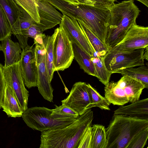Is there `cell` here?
<instances>
[{"mask_svg":"<svg viewBox=\"0 0 148 148\" xmlns=\"http://www.w3.org/2000/svg\"><path fill=\"white\" fill-rule=\"evenodd\" d=\"M59 10L63 15L82 22L105 44L110 18L109 9L63 1Z\"/></svg>","mask_w":148,"mask_h":148,"instance_id":"obj_1","label":"cell"},{"mask_svg":"<svg viewBox=\"0 0 148 148\" xmlns=\"http://www.w3.org/2000/svg\"><path fill=\"white\" fill-rule=\"evenodd\" d=\"M93 112L91 108L74 122L61 128L41 132L40 148H78L84 133L91 126Z\"/></svg>","mask_w":148,"mask_h":148,"instance_id":"obj_2","label":"cell"},{"mask_svg":"<svg viewBox=\"0 0 148 148\" xmlns=\"http://www.w3.org/2000/svg\"><path fill=\"white\" fill-rule=\"evenodd\" d=\"M109 10L110 18L105 41L108 51L121 42L131 27L136 24L140 12L133 0L114 3Z\"/></svg>","mask_w":148,"mask_h":148,"instance_id":"obj_3","label":"cell"},{"mask_svg":"<svg viewBox=\"0 0 148 148\" xmlns=\"http://www.w3.org/2000/svg\"><path fill=\"white\" fill-rule=\"evenodd\" d=\"M147 127L148 120L114 114L106 129V148H127L135 135Z\"/></svg>","mask_w":148,"mask_h":148,"instance_id":"obj_4","label":"cell"},{"mask_svg":"<svg viewBox=\"0 0 148 148\" xmlns=\"http://www.w3.org/2000/svg\"><path fill=\"white\" fill-rule=\"evenodd\" d=\"M52 111V109L36 106L28 108L22 117L29 127L41 132L66 127L77 119L55 118L51 115Z\"/></svg>","mask_w":148,"mask_h":148,"instance_id":"obj_5","label":"cell"},{"mask_svg":"<svg viewBox=\"0 0 148 148\" xmlns=\"http://www.w3.org/2000/svg\"><path fill=\"white\" fill-rule=\"evenodd\" d=\"M148 47L130 51L111 50L104 56L105 65L112 74L116 71L145 65L148 60Z\"/></svg>","mask_w":148,"mask_h":148,"instance_id":"obj_6","label":"cell"},{"mask_svg":"<svg viewBox=\"0 0 148 148\" xmlns=\"http://www.w3.org/2000/svg\"><path fill=\"white\" fill-rule=\"evenodd\" d=\"M54 32L53 68L55 71H63L71 66L74 58L72 42L61 27L59 26Z\"/></svg>","mask_w":148,"mask_h":148,"instance_id":"obj_7","label":"cell"},{"mask_svg":"<svg viewBox=\"0 0 148 148\" xmlns=\"http://www.w3.org/2000/svg\"><path fill=\"white\" fill-rule=\"evenodd\" d=\"M6 82L12 89L23 111L27 108L29 92L25 88L19 61L6 67L4 66Z\"/></svg>","mask_w":148,"mask_h":148,"instance_id":"obj_8","label":"cell"},{"mask_svg":"<svg viewBox=\"0 0 148 148\" xmlns=\"http://www.w3.org/2000/svg\"><path fill=\"white\" fill-rule=\"evenodd\" d=\"M40 18L39 23L34 24L36 35L60 24L63 15L47 0H36Z\"/></svg>","mask_w":148,"mask_h":148,"instance_id":"obj_9","label":"cell"},{"mask_svg":"<svg viewBox=\"0 0 148 148\" xmlns=\"http://www.w3.org/2000/svg\"><path fill=\"white\" fill-rule=\"evenodd\" d=\"M147 47L148 27L136 24L131 27L122 41L111 50L130 51Z\"/></svg>","mask_w":148,"mask_h":148,"instance_id":"obj_10","label":"cell"},{"mask_svg":"<svg viewBox=\"0 0 148 148\" xmlns=\"http://www.w3.org/2000/svg\"><path fill=\"white\" fill-rule=\"evenodd\" d=\"M63 104L77 113L79 116L88 110L90 101L87 84L79 82L73 85L68 96L61 101Z\"/></svg>","mask_w":148,"mask_h":148,"instance_id":"obj_11","label":"cell"},{"mask_svg":"<svg viewBox=\"0 0 148 148\" xmlns=\"http://www.w3.org/2000/svg\"><path fill=\"white\" fill-rule=\"evenodd\" d=\"M19 62L25 85L28 88L37 87V69L33 45L23 49Z\"/></svg>","mask_w":148,"mask_h":148,"instance_id":"obj_12","label":"cell"},{"mask_svg":"<svg viewBox=\"0 0 148 148\" xmlns=\"http://www.w3.org/2000/svg\"><path fill=\"white\" fill-rule=\"evenodd\" d=\"M59 25L65 32L71 40L76 42L91 57L95 55L94 51L77 21L63 14Z\"/></svg>","mask_w":148,"mask_h":148,"instance_id":"obj_13","label":"cell"},{"mask_svg":"<svg viewBox=\"0 0 148 148\" xmlns=\"http://www.w3.org/2000/svg\"><path fill=\"white\" fill-rule=\"evenodd\" d=\"M0 5L8 19L12 34L16 37L23 49L28 45V38L24 36L21 32L19 20L20 6L14 0H0Z\"/></svg>","mask_w":148,"mask_h":148,"instance_id":"obj_14","label":"cell"},{"mask_svg":"<svg viewBox=\"0 0 148 148\" xmlns=\"http://www.w3.org/2000/svg\"><path fill=\"white\" fill-rule=\"evenodd\" d=\"M36 65L38 72L37 87L39 92L45 100L53 102V89L51 86L47 69L45 56Z\"/></svg>","mask_w":148,"mask_h":148,"instance_id":"obj_15","label":"cell"},{"mask_svg":"<svg viewBox=\"0 0 148 148\" xmlns=\"http://www.w3.org/2000/svg\"><path fill=\"white\" fill-rule=\"evenodd\" d=\"M114 114L148 120V99L139 100L128 105L121 106L114 111Z\"/></svg>","mask_w":148,"mask_h":148,"instance_id":"obj_16","label":"cell"},{"mask_svg":"<svg viewBox=\"0 0 148 148\" xmlns=\"http://www.w3.org/2000/svg\"><path fill=\"white\" fill-rule=\"evenodd\" d=\"M116 82L123 89L130 103L139 100L142 91L145 88L141 83L126 75L123 76Z\"/></svg>","mask_w":148,"mask_h":148,"instance_id":"obj_17","label":"cell"},{"mask_svg":"<svg viewBox=\"0 0 148 148\" xmlns=\"http://www.w3.org/2000/svg\"><path fill=\"white\" fill-rule=\"evenodd\" d=\"M2 108L3 111L9 117H21L24 112L12 89L6 82L4 90Z\"/></svg>","mask_w":148,"mask_h":148,"instance_id":"obj_18","label":"cell"},{"mask_svg":"<svg viewBox=\"0 0 148 148\" xmlns=\"http://www.w3.org/2000/svg\"><path fill=\"white\" fill-rule=\"evenodd\" d=\"M2 51L5 57L4 67L17 62L20 61L22 51L18 42L12 41L10 37H8L2 41Z\"/></svg>","mask_w":148,"mask_h":148,"instance_id":"obj_19","label":"cell"},{"mask_svg":"<svg viewBox=\"0 0 148 148\" xmlns=\"http://www.w3.org/2000/svg\"><path fill=\"white\" fill-rule=\"evenodd\" d=\"M71 41L72 42L74 58L78 63L80 68L88 74L96 77L95 68L91 60L92 57L76 42Z\"/></svg>","mask_w":148,"mask_h":148,"instance_id":"obj_20","label":"cell"},{"mask_svg":"<svg viewBox=\"0 0 148 148\" xmlns=\"http://www.w3.org/2000/svg\"><path fill=\"white\" fill-rule=\"evenodd\" d=\"M104 92L105 98L114 105L122 106L129 102L123 90L116 82H109L105 86Z\"/></svg>","mask_w":148,"mask_h":148,"instance_id":"obj_21","label":"cell"},{"mask_svg":"<svg viewBox=\"0 0 148 148\" xmlns=\"http://www.w3.org/2000/svg\"><path fill=\"white\" fill-rule=\"evenodd\" d=\"M114 73H120L123 76H128L141 83L145 88H148V65L120 70Z\"/></svg>","mask_w":148,"mask_h":148,"instance_id":"obj_22","label":"cell"},{"mask_svg":"<svg viewBox=\"0 0 148 148\" xmlns=\"http://www.w3.org/2000/svg\"><path fill=\"white\" fill-rule=\"evenodd\" d=\"M84 32L91 46L95 53V55L104 56L108 50L105 44L92 32L83 23L77 21Z\"/></svg>","mask_w":148,"mask_h":148,"instance_id":"obj_23","label":"cell"},{"mask_svg":"<svg viewBox=\"0 0 148 148\" xmlns=\"http://www.w3.org/2000/svg\"><path fill=\"white\" fill-rule=\"evenodd\" d=\"M54 32L51 36H46L43 40L45 49V60L47 69L50 81L51 82L55 72L53 64V44L55 36Z\"/></svg>","mask_w":148,"mask_h":148,"instance_id":"obj_24","label":"cell"},{"mask_svg":"<svg viewBox=\"0 0 148 148\" xmlns=\"http://www.w3.org/2000/svg\"><path fill=\"white\" fill-rule=\"evenodd\" d=\"M91 148H106L107 140L104 126L95 124L91 126Z\"/></svg>","mask_w":148,"mask_h":148,"instance_id":"obj_25","label":"cell"},{"mask_svg":"<svg viewBox=\"0 0 148 148\" xmlns=\"http://www.w3.org/2000/svg\"><path fill=\"white\" fill-rule=\"evenodd\" d=\"M104 56L96 55L91 57V60L95 68L96 77L105 86L109 82L112 73L106 67L104 61Z\"/></svg>","mask_w":148,"mask_h":148,"instance_id":"obj_26","label":"cell"},{"mask_svg":"<svg viewBox=\"0 0 148 148\" xmlns=\"http://www.w3.org/2000/svg\"><path fill=\"white\" fill-rule=\"evenodd\" d=\"M87 86L90 101L88 109L97 107L102 110H110L109 106L111 103L105 97L101 96L90 84H87Z\"/></svg>","mask_w":148,"mask_h":148,"instance_id":"obj_27","label":"cell"},{"mask_svg":"<svg viewBox=\"0 0 148 148\" xmlns=\"http://www.w3.org/2000/svg\"><path fill=\"white\" fill-rule=\"evenodd\" d=\"M16 3L27 12L37 23L40 22L36 0H14Z\"/></svg>","mask_w":148,"mask_h":148,"instance_id":"obj_28","label":"cell"},{"mask_svg":"<svg viewBox=\"0 0 148 148\" xmlns=\"http://www.w3.org/2000/svg\"><path fill=\"white\" fill-rule=\"evenodd\" d=\"M51 115L58 119H77L79 116L73 110L63 104L59 106H56L55 109H52Z\"/></svg>","mask_w":148,"mask_h":148,"instance_id":"obj_29","label":"cell"},{"mask_svg":"<svg viewBox=\"0 0 148 148\" xmlns=\"http://www.w3.org/2000/svg\"><path fill=\"white\" fill-rule=\"evenodd\" d=\"M148 138V127L140 131L133 137L127 148H143Z\"/></svg>","mask_w":148,"mask_h":148,"instance_id":"obj_30","label":"cell"},{"mask_svg":"<svg viewBox=\"0 0 148 148\" xmlns=\"http://www.w3.org/2000/svg\"><path fill=\"white\" fill-rule=\"evenodd\" d=\"M12 34L10 23L7 16L0 5V41H2Z\"/></svg>","mask_w":148,"mask_h":148,"instance_id":"obj_31","label":"cell"},{"mask_svg":"<svg viewBox=\"0 0 148 148\" xmlns=\"http://www.w3.org/2000/svg\"><path fill=\"white\" fill-rule=\"evenodd\" d=\"M20 7L21 14L19 20L22 32L23 30L27 29L33 24L36 22L27 12L22 7Z\"/></svg>","mask_w":148,"mask_h":148,"instance_id":"obj_32","label":"cell"},{"mask_svg":"<svg viewBox=\"0 0 148 148\" xmlns=\"http://www.w3.org/2000/svg\"><path fill=\"white\" fill-rule=\"evenodd\" d=\"M79 3L109 9L114 3L108 0H77Z\"/></svg>","mask_w":148,"mask_h":148,"instance_id":"obj_33","label":"cell"},{"mask_svg":"<svg viewBox=\"0 0 148 148\" xmlns=\"http://www.w3.org/2000/svg\"><path fill=\"white\" fill-rule=\"evenodd\" d=\"M91 126H90L87 128L82 135L78 148H91Z\"/></svg>","mask_w":148,"mask_h":148,"instance_id":"obj_34","label":"cell"},{"mask_svg":"<svg viewBox=\"0 0 148 148\" xmlns=\"http://www.w3.org/2000/svg\"><path fill=\"white\" fill-rule=\"evenodd\" d=\"M35 46V54L36 63L40 62L45 55V49L43 42L39 43L34 42Z\"/></svg>","mask_w":148,"mask_h":148,"instance_id":"obj_35","label":"cell"},{"mask_svg":"<svg viewBox=\"0 0 148 148\" xmlns=\"http://www.w3.org/2000/svg\"><path fill=\"white\" fill-rule=\"evenodd\" d=\"M6 84L4 71V66L0 63V109L2 108L4 92Z\"/></svg>","mask_w":148,"mask_h":148,"instance_id":"obj_36","label":"cell"},{"mask_svg":"<svg viewBox=\"0 0 148 148\" xmlns=\"http://www.w3.org/2000/svg\"><path fill=\"white\" fill-rule=\"evenodd\" d=\"M141 3H142L143 5H145L147 7H148V0H135Z\"/></svg>","mask_w":148,"mask_h":148,"instance_id":"obj_37","label":"cell"},{"mask_svg":"<svg viewBox=\"0 0 148 148\" xmlns=\"http://www.w3.org/2000/svg\"><path fill=\"white\" fill-rule=\"evenodd\" d=\"M73 4H79L77 0H64Z\"/></svg>","mask_w":148,"mask_h":148,"instance_id":"obj_38","label":"cell"},{"mask_svg":"<svg viewBox=\"0 0 148 148\" xmlns=\"http://www.w3.org/2000/svg\"><path fill=\"white\" fill-rule=\"evenodd\" d=\"M2 51V47L1 46V44H0V51Z\"/></svg>","mask_w":148,"mask_h":148,"instance_id":"obj_39","label":"cell"},{"mask_svg":"<svg viewBox=\"0 0 148 148\" xmlns=\"http://www.w3.org/2000/svg\"><path fill=\"white\" fill-rule=\"evenodd\" d=\"M108 0L109 1H111L114 2V1H116V0Z\"/></svg>","mask_w":148,"mask_h":148,"instance_id":"obj_40","label":"cell"}]
</instances>
